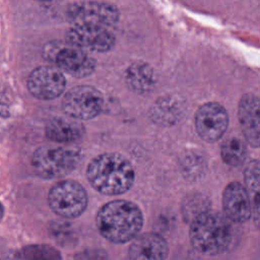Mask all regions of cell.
Segmentation results:
<instances>
[{
  "instance_id": "cell-5",
  "label": "cell",
  "mask_w": 260,
  "mask_h": 260,
  "mask_svg": "<svg viewBox=\"0 0 260 260\" xmlns=\"http://www.w3.org/2000/svg\"><path fill=\"white\" fill-rule=\"evenodd\" d=\"M80 157V152L75 148L43 145L34 152L31 166L38 176L57 179L69 175L79 164Z\"/></svg>"
},
{
  "instance_id": "cell-1",
  "label": "cell",
  "mask_w": 260,
  "mask_h": 260,
  "mask_svg": "<svg viewBox=\"0 0 260 260\" xmlns=\"http://www.w3.org/2000/svg\"><path fill=\"white\" fill-rule=\"evenodd\" d=\"M235 235L234 222L218 211L208 209L190 222V242L197 252L206 256H216L228 251Z\"/></svg>"
},
{
  "instance_id": "cell-13",
  "label": "cell",
  "mask_w": 260,
  "mask_h": 260,
  "mask_svg": "<svg viewBox=\"0 0 260 260\" xmlns=\"http://www.w3.org/2000/svg\"><path fill=\"white\" fill-rule=\"evenodd\" d=\"M238 118L246 142L253 147H259L260 99L253 93L244 94L239 102Z\"/></svg>"
},
{
  "instance_id": "cell-2",
  "label": "cell",
  "mask_w": 260,
  "mask_h": 260,
  "mask_svg": "<svg viewBox=\"0 0 260 260\" xmlns=\"http://www.w3.org/2000/svg\"><path fill=\"white\" fill-rule=\"evenodd\" d=\"M95 222L105 239L122 244L132 241L139 235L143 225V214L134 202L118 199L101 207Z\"/></svg>"
},
{
  "instance_id": "cell-19",
  "label": "cell",
  "mask_w": 260,
  "mask_h": 260,
  "mask_svg": "<svg viewBox=\"0 0 260 260\" xmlns=\"http://www.w3.org/2000/svg\"><path fill=\"white\" fill-rule=\"evenodd\" d=\"M220 155L230 167L242 166L247 156L246 142L237 135H230L220 145Z\"/></svg>"
},
{
  "instance_id": "cell-6",
  "label": "cell",
  "mask_w": 260,
  "mask_h": 260,
  "mask_svg": "<svg viewBox=\"0 0 260 260\" xmlns=\"http://www.w3.org/2000/svg\"><path fill=\"white\" fill-rule=\"evenodd\" d=\"M88 197L81 184L73 180H62L52 186L48 194L50 208L59 216L74 218L87 207Z\"/></svg>"
},
{
  "instance_id": "cell-14",
  "label": "cell",
  "mask_w": 260,
  "mask_h": 260,
  "mask_svg": "<svg viewBox=\"0 0 260 260\" xmlns=\"http://www.w3.org/2000/svg\"><path fill=\"white\" fill-rule=\"evenodd\" d=\"M169 245L156 233H143L135 237L129 247L130 260H166Z\"/></svg>"
},
{
  "instance_id": "cell-7",
  "label": "cell",
  "mask_w": 260,
  "mask_h": 260,
  "mask_svg": "<svg viewBox=\"0 0 260 260\" xmlns=\"http://www.w3.org/2000/svg\"><path fill=\"white\" fill-rule=\"evenodd\" d=\"M104 98L100 90L90 85H78L70 88L63 96L64 113L76 120H89L103 110Z\"/></svg>"
},
{
  "instance_id": "cell-12",
  "label": "cell",
  "mask_w": 260,
  "mask_h": 260,
  "mask_svg": "<svg viewBox=\"0 0 260 260\" xmlns=\"http://www.w3.org/2000/svg\"><path fill=\"white\" fill-rule=\"evenodd\" d=\"M223 214L234 223H244L251 218L252 209L247 190L240 182L229 183L221 198Z\"/></svg>"
},
{
  "instance_id": "cell-11",
  "label": "cell",
  "mask_w": 260,
  "mask_h": 260,
  "mask_svg": "<svg viewBox=\"0 0 260 260\" xmlns=\"http://www.w3.org/2000/svg\"><path fill=\"white\" fill-rule=\"evenodd\" d=\"M229 116L225 109L217 103L202 105L195 115L198 135L207 142L217 141L228 129Z\"/></svg>"
},
{
  "instance_id": "cell-9",
  "label": "cell",
  "mask_w": 260,
  "mask_h": 260,
  "mask_svg": "<svg viewBox=\"0 0 260 260\" xmlns=\"http://www.w3.org/2000/svg\"><path fill=\"white\" fill-rule=\"evenodd\" d=\"M66 86L63 72L55 66L44 65L35 68L27 78V89L39 100H54L60 96Z\"/></svg>"
},
{
  "instance_id": "cell-20",
  "label": "cell",
  "mask_w": 260,
  "mask_h": 260,
  "mask_svg": "<svg viewBox=\"0 0 260 260\" xmlns=\"http://www.w3.org/2000/svg\"><path fill=\"white\" fill-rule=\"evenodd\" d=\"M208 209L209 207L205 197L201 195H193L186 198V202H184L183 213L184 217L187 218L189 222H191L196 216Z\"/></svg>"
},
{
  "instance_id": "cell-4",
  "label": "cell",
  "mask_w": 260,
  "mask_h": 260,
  "mask_svg": "<svg viewBox=\"0 0 260 260\" xmlns=\"http://www.w3.org/2000/svg\"><path fill=\"white\" fill-rule=\"evenodd\" d=\"M43 55L46 60L62 72L74 77H85L95 69V60L86 51L63 41H53L45 45Z\"/></svg>"
},
{
  "instance_id": "cell-8",
  "label": "cell",
  "mask_w": 260,
  "mask_h": 260,
  "mask_svg": "<svg viewBox=\"0 0 260 260\" xmlns=\"http://www.w3.org/2000/svg\"><path fill=\"white\" fill-rule=\"evenodd\" d=\"M66 16L73 25L92 24L110 27L119 20V10L110 3L82 1L68 5Z\"/></svg>"
},
{
  "instance_id": "cell-16",
  "label": "cell",
  "mask_w": 260,
  "mask_h": 260,
  "mask_svg": "<svg viewBox=\"0 0 260 260\" xmlns=\"http://www.w3.org/2000/svg\"><path fill=\"white\" fill-rule=\"evenodd\" d=\"M47 137L57 143H70L79 139L84 130L82 124L71 117H55L51 119L45 129Z\"/></svg>"
},
{
  "instance_id": "cell-3",
  "label": "cell",
  "mask_w": 260,
  "mask_h": 260,
  "mask_svg": "<svg viewBox=\"0 0 260 260\" xmlns=\"http://www.w3.org/2000/svg\"><path fill=\"white\" fill-rule=\"evenodd\" d=\"M89 184L105 195H118L128 191L134 182V169L122 154L106 152L90 160L86 169Z\"/></svg>"
},
{
  "instance_id": "cell-18",
  "label": "cell",
  "mask_w": 260,
  "mask_h": 260,
  "mask_svg": "<svg viewBox=\"0 0 260 260\" xmlns=\"http://www.w3.org/2000/svg\"><path fill=\"white\" fill-rule=\"evenodd\" d=\"M125 80L128 87L137 93L149 92L155 83L153 69L143 61H135L127 68Z\"/></svg>"
},
{
  "instance_id": "cell-21",
  "label": "cell",
  "mask_w": 260,
  "mask_h": 260,
  "mask_svg": "<svg viewBox=\"0 0 260 260\" xmlns=\"http://www.w3.org/2000/svg\"><path fill=\"white\" fill-rule=\"evenodd\" d=\"M36 1H50V0H36Z\"/></svg>"
},
{
  "instance_id": "cell-15",
  "label": "cell",
  "mask_w": 260,
  "mask_h": 260,
  "mask_svg": "<svg viewBox=\"0 0 260 260\" xmlns=\"http://www.w3.org/2000/svg\"><path fill=\"white\" fill-rule=\"evenodd\" d=\"M186 111V103L181 96L168 94L158 98L150 108L151 120L161 126L177 123Z\"/></svg>"
},
{
  "instance_id": "cell-17",
  "label": "cell",
  "mask_w": 260,
  "mask_h": 260,
  "mask_svg": "<svg viewBox=\"0 0 260 260\" xmlns=\"http://www.w3.org/2000/svg\"><path fill=\"white\" fill-rule=\"evenodd\" d=\"M244 186L247 190L254 224L260 229V161H249L244 170Z\"/></svg>"
},
{
  "instance_id": "cell-10",
  "label": "cell",
  "mask_w": 260,
  "mask_h": 260,
  "mask_svg": "<svg viewBox=\"0 0 260 260\" xmlns=\"http://www.w3.org/2000/svg\"><path fill=\"white\" fill-rule=\"evenodd\" d=\"M66 41L91 52H107L115 45V36L109 27L92 24H75L68 29Z\"/></svg>"
}]
</instances>
